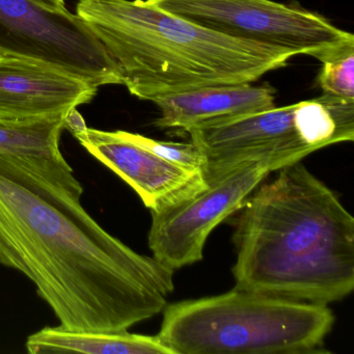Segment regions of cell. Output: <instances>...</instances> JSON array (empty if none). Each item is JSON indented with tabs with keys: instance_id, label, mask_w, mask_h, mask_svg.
<instances>
[{
	"instance_id": "obj_5",
	"label": "cell",
	"mask_w": 354,
	"mask_h": 354,
	"mask_svg": "<svg viewBox=\"0 0 354 354\" xmlns=\"http://www.w3.org/2000/svg\"><path fill=\"white\" fill-rule=\"evenodd\" d=\"M186 132L204 156L205 179L254 161H268L277 171L325 147L353 142L354 100L323 95Z\"/></svg>"
},
{
	"instance_id": "obj_4",
	"label": "cell",
	"mask_w": 354,
	"mask_h": 354,
	"mask_svg": "<svg viewBox=\"0 0 354 354\" xmlns=\"http://www.w3.org/2000/svg\"><path fill=\"white\" fill-rule=\"evenodd\" d=\"M162 312L157 335L173 354L323 353L335 323L327 304L237 288Z\"/></svg>"
},
{
	"instance_id": "obj_8",
	"label": "cell",
	"mask_w": 354,
	"mask_h": 354,
	"mask_svg": "<svg viewBox=\"0 0 354 354\" xmlns=\"http://www.w3.org/2000/svg\"><path fill=\"white\" fill-rule=\"evenodd\" d=\"M268 161L244 163L206 180L196 192L152 210L149 248L171 270L200 262L211 232L237 212L269 174Z\"/></svg>"
},
{
	"instance_id": "obj_17",
	"label": "cell",
	"mask_w": 354,
	"mask_h": 354,
	"mask_svg": "<svg viewBox=\"0 0 354 354\" xmlns=\"http://www.w3.org/2000/svg\"><path fill=\"white\" fill-rule=\"evenodd\" d=\"M38 3L55 10H67L65 0H37Z\"/></svg>"
},
{
	"instance_id": "obj_13",
	"label": "cell",
	"mask_w": 354,
	"mask_h": 354,
	"mask_svg": "<svg viewBox=\"0 0 354 354\" xmlns=\"http://www.w3.org/2000/svg\"><path fill=\"white\" fill-rule=\"evenodd\" d=\"M65 117L32 121L0 119V153L43 158L63 156L59 142L65 129Z\"/></svg>"
},
{
	"instance_id": "obj_1",
	"label": "cell",
	"mask_w": 354,
	"mask_h": 354,
	"mask_svg": "<svg viewBox=\"0 0 354 354\" xmlns=\"http://www.w3.org/2000/svg\"><path fill=\"white\" fill-rule=\"evenodd\" d=\"M64 156L0 153V264L26 275L62 326L127 330L165 310L174 270L105 231Z\"/></svg>"
},
{
	"instance_id": "obj_14",
	"label": "cell",
	"mask_w": 354,
	"mask_h": 354,
	"mask_svg": "<svg viewBox=\"0 0 354 354\" xmlns=\"http://www.w3.org/2000/svg\"><path fill=\"white\" fill-rule=\"evenodd\" d=\"M322 64L318 84L323 95L354 100V51Z\"/></svg>"
},
{
	"instance_id": "obj_10",
	"label": "cell",
	"mask_w": 354,
	"mask_h": 354,
	"mask_svg": "<svg viewBox=\"0 0 354 354\" xmlns=\"http://www.w3.org/2000/svg\"><path fill=\"white\" fill-rule=\"evenodd\" d=\"M98 86L44 62L0 55V119L65 115L90 103Z\"/></svg>"
},
{
	"instance_id": "obj_16",
	"label": "cell",
	"mask_w": 354,
	"mask_h": 354,
	"mask_svg": "<svg viewBox=\"0 0 354 354\" xmlns=\"http://www.w3.org/2000/svg\"><path fill=\"white\" fill-rule=\"evenodd\" d=\"M86 121L76 109H71L65 117V129L69 130L72 134L80 133L86 129Z\"/></svg>"
},
{
	"instance_id": "obj_9",
	"label": "cell",
	"mask_w": 354,
	"mask_h": 354,
	"mask_svg": "<svg viewBox=\"0 0 354 354\" xmlns=\"http://www.w3.org/2000/svg\"><path fill=\"white\" fill-rule=\"evenodd\" d=\"M74 138L131 186L151 211L176 202L206 183L203 171L162 158L138 142L136 133L88 127Z\"/></svg>"
},
{
	"instance_id": "obj_15",
	"label": "cell",
	"mask_w": 354,
	"mask_h": 354,
	"mask_svg": "<svg viewBox=\"0 0 354 354\" xmlns=\"http://www.w3.org/2000/svg\"><path fill=\"white\" fill-rule=\"evenodd\" d=\"M136 140L159 156L189 169L204 171L205 159L194 142H161L136 133Z\"/></svg>"
},
{
	"instance_id": "obj_12",
	"label": "cell",
	"mask_w": 354,
	"mask_h": 354,
	"mask_svg": "<svg viewBox=\"0 0 354 354\" xmlns=\"http://www.w3.org/2000/svg\"><path fill=\"white\" fill-rule=\"evenodd\" d=\"M28 353L173 354L158 335L127 330H76L48 326L32 333L26 341Z\"/></svg>"
},
{
	"instance_id": "obj_11",
	"label": "cell",
	"mask_w": 354,
	"mask_h": 354,
	"mask_svg": "<svg viewBox=\"0 0 354 354\" xmlns=\"http://www.w3.org/2000/svg\"><path fill=\"white\" fill-rule=\"evenodd\" d=\"M160 117L155 125L163 129L190 128L232 119L274 107V90L268 84H216L196 90L167 95L152 101Z\"/></svg>"
},
{
	"instance_id": "obj_6",
	"label": "cell",
	"mask_w": 354,
	"mask_h": 354,
	"mask_svg": "<svg viewBox=\"0 0 354 354\" xmlns=\"http://www.w3.org/2000/svg\"><path fill=\"white\" fill-rule=\"evenodd\" d=\"M232 38L306 55L321 63L354 51V36L297 3L272 0H147Z\"/></svg>"
},
{
	"instance_id": "obj_7",
	"label": "cell",
	"mask_w": 354,
	"mask_h": 354,
	"mask_svg": "<svg viewBox=\"0 0 354 354\" xmlns=\"http://www.w3.org/2000/svg\"><path fill=\"white\" fill-rule=\"evenodd\" d=\"M0 55L44 62L98 88L123 84L119 66L77 14L37 0H0Z\"/></svg>"
},
{
	"instance_id": "obj_3",
	"label": "cell",
	"mask_w": 354,
	"mask_h": 354,
	"mask_svg": "<svg viewBox=\"0 0 354 354\" xmlns=\"http://www.w3.org/2000/svg\"><path fill=\"white\" fill-rule=\"evenodd\" d=\"M76 14L119 66L123 86L142 100L252 84L294 57L196 26L147 0H80Z\"/></svg>"
},
{
	"instance_id": "obj_2",
	"label": "cell",
	"mask_w": 354,
	"mask_h": 354,
	"mask_svg": "<svg viewBox=\"0 0 354 354\" xmlns=\"http://www.w3.org/2000/svg\"><path fill=\"white\" fill-rule=\"evenodd\" d=\"M259 184L234 221L237 289L328 304L354 289V218L301 161Z\"/></svg>"
}]
</instances>
